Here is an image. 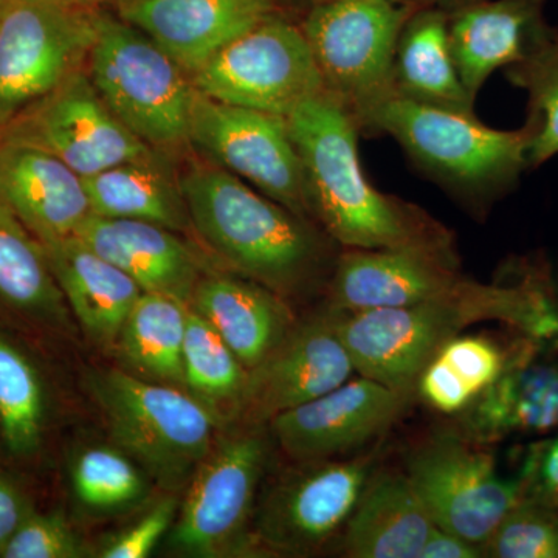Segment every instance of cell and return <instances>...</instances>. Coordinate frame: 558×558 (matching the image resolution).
Returning a JSON list of instances; mask_svg holds the SVG:
<instances>
[{
	"label": "cell",
	"instance_id": "cell-43",
	"mask_svg": "<svg viewBox=\"0 0 558 558\" xmlns=\"http://www.w3.org/2000/svg\"><path fill=\"white\" fill-rule=\"evenodd\" d=\"M391 2L398 3V5L413 7L411 5V0H391Z\"/></svg>",
	"mask_w": 558,
	"mask_h": 558
},
{
	"label": "cell",
	"instance_id": "cell-44",
	"mask_svg": "<svg viewBox=\"0 0 558 558\" xmlns=\"http://www.w3.org/2000/svg\"><path fill=\"white\" fill-rule=\"evenodd\" d=\"M78 2L86 3L87 5V3L95 2V0H78Z\"/></svg>",
	"mask_w": 558,
	"mask_h": 558
},
{
	"label": "cell",
	"instance_id": "cell-36",
	"mask_svg": "<svg viewBox=\"0 0 558 558\" xmlns=\"http://www.w3.org/2000/svg\"><path fill=\"white\" fill-rule=\"evenodd\" d=\"M89 549L61 513L33 512L17 529L3 558H81Z\"/></svg>",
	"mask_w": 558,
	"mask_h": 558
},
{
	"label": "cell",
	"instance_id": "cell-7",
	"mask_svg": "<svg viewBox=\"0 0 558 558\" xmlns=\"http://www.w3.org/2000/svg\"><path fill=\"white\" fill-rule=\"evenodd\" d=\"M333 314L355 373L385 387L413 392L422 371L447 341L484 322L483 284L465 279L458 292L442 299Z\"/></svg>",
	"mask_w": 558,
	"mask_h": 558
},
{
	"label": "cell",
	"instance_id": "cell-23",
	"mask_svg": "<svg viewBox=\"0 0 558 558\" xmlns=\"http://www.w3.org/2000/svg\"><path fill=\"white\" fill-rule=\"evenodd\" d=\"M190 307L222 337L247 371L258 366L296 325L281 295L233 275L201 278Z\"/></svg>",
	"mask_w": 558,
	"mask_h": 558
},
{
	"label": "cell",
	"instance_id": "cell-9",
	"mask_svg": "<svg viewBox=\"0 0 558 558\" xmlns=\"http://www.w3.org/2000/svg\"><path fill=\"white\" fill-rule=\"evenodd\" d=\"M413 10L391 0H328L304 21L325 89L352 116L395 92L396 46Z\"/></svg>",
	"mask_w": 558,
	"mask_h": 558
},
{
	"label": "cell",
	"instance_id": "cell-2",
	"mask_svg": "<svg viewBox=\"0 0 558 558\" xmlns=\"http://www.w3.org/2000/svg\"><path fill=\"white\" fill-rule=\"evenodd\" d=\"M190 222L213 252L242 277L286 296L328 282L340 247L223 168H194L180 183Z\"/></svg>",
	"mask_w": 558,
	"mask_h": 558
},
{
	"label": "cell",
	"instance_id": "cell-27",
	"mask_svg": "<svg viewBox=\"0 0 558 558\" xmlns=\"http://www.w3.org/2000/svg\"><path fill=\"white\" fill-rule=\"evenodd\" d=\"M92 215L145 220L172 231L185 229L189 209L178 189L153 159L128 161L84 179Z\"/></svg>",
	"mask_w": 558,
	"mask_h": 558
},
{
	"label": "cell",
	"instance_id": "cell-42",
	"mask_svg": "<svg viewBox=\"0 0 558 558\" xmlns=\"http://www.w3.org/2000/svg\"><path fill=\"white\" fill-rule=\"evenodd\" d=\"M484 557L478 546L449 531L433 526L418 558H478Z\"/></svg>",
	"mask_w": 558,
	"mask_h": 558
},
{
	"label": "cell",
	"instance_id": "cell-47",
	"mask_svg": "<svg viewBox=\"0 0 558 558\" xmlns=\"http://www.w3.org/2000/svg\"><path fill=\"white\" fill-rule=\"evenodd\" d=\"M319 2H328V0H319Z\"/></svg>",
	"mask_w": 558,
	"mask_h": 558
},
{
	"label": "cell",
	"instance_id": "cell-25",
	"mask_svg": "<svg viewBox=\"0 0 558 558\" xmlns=\"http://www.w3.org/2000/svg\"><path fill=\"white\" fill-rule=\"evenodd\" d=\"M435 526L405 473L371 475L343 531L352 558H418Z\"/></svg>",
	"mask_w": 558,
	"mask_h": 558
},
{
	"label": "cell",
	"instance_id": "cell-41",
	"mask_svg": "<svg viewBox=\"0 0 558 558\" xmlns=\"http://www.w3.org/2000/svg\"><path fill=\"white\" fill-rule=\"evenodd\" d=\"M33 512L35 510L21 488L0 475V554Z\"/></svg>",
	"mask_w": 558,
	"mask_h": 558
},
{
	"label": "cell",
	"instance_id": "cell-8",
	"mask_svg": "<svg viewBox=\"0 0 558 558\" xmlns=\"http://www.w3.org/2000/svg\"><path fill=\"white\" fill-rule=\"evenodd\" d=\"M97 16L78 0H5L0 14V128L57 89L89 53Z\"/></svg>",
	"mask_w": 558,
	"mask_h": 558
},
{
	"label": "cell",
	"instance_id": "cell-46",
	"mask_svg": "<svg viewBox=\"0 0 558 558\" xmlns=\"http://www.w3.org/2000/svg\"><path fill=\"white\" fill-rule=\"evenodd\" d=\"M2 140H3V130H2V128H0V143H2Z\"/></svg>",
	"mask_w": 558,
	"mask_h": 558
},
{
	"label": "cell",
	"instance_id": "cell-26",
	"mask_svg": "<svg viewBox=\"0 0 558 558\" xmlns=\"http://www.w3.org/2000/svg\"><path fill=\"white\" fill-rule=\"evenodd\" d=\"M392 90L422 105L475 113L451 53L446 11L414 9L410 14L396 46Z\"/></svg>",
	"mask_w": 558,
	"mask_h": 558
},
{
	"label": "cell",
	"instance_id": "cell-11",
	"mask_svg": "<svg viewBox=\"0 0 558 558\" xmlns=\"http://www.w3.org/2000/svg\"><path fill=\"white\" fill-rule=\"evenodd\" d=\"M405 475L433 524L481 550L523 498L519 475L502 476L494 457L468 436L425 440L411 451Z\"/></svg>",
	"mask_w": 558,
	"mask_h": 558
},
{
	"label": "cell",
	"instance_id": "cell-32",
	"mask_svg": "<svg viewBox=\"0 0 558 558\" xmlns=\"http://www.w3.org/2000/svg\"><path fill=\"white\" fill-rule=\"evenodd\" d=\"M46 399L27 355L0 337V432L11 453L31 457L43 442Z\"/></svg>",
	"mask_w": 558,
	"mask_h": 558
},
{
	"label": "cell",
	"instance_id": "cell-18",
	"mask_svg": "<svg viewBox=\"0 0 558 558\" xmlns=\"http://www.w3.org/2000/svg\"><path fill=\"white\" fill-rule=\"evenodd\" d=\"M0 204L43 244L75 236L90 215L84 179L49 150L3 137Z\"/></svg>",
	"mask_w": 558,
	"mask_h": 558
},
{
	"label": "cell",
	"instance_id": "cell-12",
	"mask_svg": "<svg viewBox=\"0 0 558 558\" xmlns=\"http://www.w3.org/2000/svg\"><path fill=\"white\" fill-rule=\"evenodd\" d=\"M371 464V454L296 462L256 505L253 542L292 556L322 549L347 527Z\"/></svg>",
	"mask_w": 558,
	"mask_h": 558
},
{
	"label": "cell",
	"instance_id": "cell-28",
	"mask_svg": "<svg viewBox=\"0 0 558 558\" xmlns=\"http://www.w3.org/2000/svg\"><path fill=\"white\" fill-rule=\"evenodd\" d=\"M190 304L160 293L143 292L134 304L117 351L140 377L185 389L183 344Z\"/></svg>",
	"mask_w": 558,
	"mask_h": 558
},
{
	"label": "cell",
	"instance_id": "cell-21",
	"mask_svg": "<svg viewBox=\"0 0 558 558\" xmlns=\"http://www.w3.org/2000/svg\"><path fill=\"white\" fill-rule=\"evenodd\" d=\"M543 7L545 0H475L449 14L451 53L473 100L495 70L523 60L542 38Z\"/></svg>",
	"mask_w": 558,
	"mask_h": 558
},
{
	"label": "cell",
	"instance_id": "cell-45",
	"mask_svg": "<svg viewBox=\"0 0 558 558\" xmlns=\"http://www.w3.org/2000/svg\"><path fill=\"white\" fill-rule=\"evenodd\" d=\"M3 2H5V0H0V14H2Z\"/></svg>",
	"mask_w": 558,
	"mask_h": 558
},
{
	"label": "cell",
	"instance_id": "cell-10",
	"mask_svg": "<svg viewBox=\"0 0 558 558\" xmlns=\"http://www.w3.org/2000/svg\"><path fill=\"white\" fill-rule=\"evenodd\" d=\"M211 100L288 117L325 89L303 28L270 16L191 75Z\"/></svg>",
	"mask_w": 558,
	"mask_h": 558
},
{
	"label": "cell",
	"instance_id": "cell-31",
	"mask_svg": "<svg viewBox=\"0 0 558 558\" xmlns=\"http://www.w3.org/2000/svg\"><path fill=\"white\" fill-rule=\"evenodd\" d=\"M505 73L527 94V165L542 167L558 156V28H546L526 57Z\"/></svg>",
	"mask_w": 558,
	"mask_h": 558
},
{
	"label": "cell",
	"instance_id": "cell-40",
	"mask_svg": "<svg viewBox=\"0 0 558 558\" xmlns=\"http://www.w3.org/2000/svg\"><path fill=\"white\" fill-rule=\"evenodd\" d=\"M416 388L425 403L444 414H462L478 399L438 355L422 371Z\"/></svg>",
	"mask_w": 558,
	"mask_h": 558
},
{
	"label": "cell",
	"instance_id": "cell-37",
	"mask_svg": "<svg viewBox=\"0 0 558 558\" xmlns=\"http://www.w3.org/2000/svg\"><path fill=\"white\" fill-rule=\"evenodd\" d=\"M517 340L513 341L512 347L502 348L497 340L487 339V337L457 336L440 349L438 357L442 359L468 384L476 398H480L497 381L508 366Z\"/></svg>",
	"mask_w": 558,
	"mask_h": 558
},
{
	"label": "cell",
	"instance_id": "cell-4",
	"mask_svg": "<svg viewBox=\"0 0 558 558\" xmlns=\"http://www.w3.org/2000/svg\"><path fill=\"white\" fill-rule=\"evenodd\" d=\"M116 446L160 486H189L215 447L222 418L186 389L109 369L90 379Z\"/></svg>",
	"mask_w": 558,
	"mask_h": 558
},
{
	"label": "cell",
	"instance_id": "cell-30",
	"mask_svg": "<svg viewBox=\"0 0 558 558\" xmlns=\"http://www.w3.org/2000/svg\"><path fill=\"white\" fill-rule=\"evenodd\" d=\"M248 371L196 311L189 312L183 344L185 389L220 418H236Z\"/></svg>",
	"mask_w": 558,
	"mask_h": 558
},
{
	"label": "cell",
	"instance_id": "cell-17",
	"mask_svg": "<svg viewBox=\"0 0 558 558\" xmlns=\"http://www.w3.org/2000/svg\"><path fill=\"white\" fill-rule=\"evenodd\" d=\"M465 279L457 253L343 248L326 288V307L357 312L411 306L451 295Z\"/></svg>",
	"mask_w": 558,
	"mask_h": 558
},
{
	"label": "cell",
	"instance_id": "cell-22",
	"mask_svg": "<svg viewBox=\"0 0 558 558\" xmlns=\"http://www.w3.org/2000/svg\"><path fill=\"white\" fill-rule=\"evenodd\" d=\"M75 236L138 282L143 292L190 304L199 282V266L174 231L145 220L90 215Z\"/></svg>",
	"mask_w": 558,
	"mask_h": 558
},
{
	"label": "cell",
	"instance_id": "cell-6",
	"mask_svg": "<svg viewBox=\"0 0 558 558\" xmlns=\"http://www.w3.org/2000/svg\"><path fill=\"white\" fill-rule=\"evenodd\" d=\"M266 425L241 424L215 447L189 483L168 545L186 557L234 556L248 549L256 495L267 464Z\"/></svg>",
	"mask_w": 558,
	"mask_h": 558
},
{
	"label": "cell",
	"instance_id": "cell-24",
	"mask_svg": "<svg viewBox=\"0 0 558 558\" xmlns=\"http://www.w3.org/2000/svg\"><path fill=\"white\" fill-rule=\"evenodd\" d=\"M51 271L81 329L102 349H116L143 289L130 275L76 236L44 244Z\"/></svg>",
	"mask_w": 558,
	"mask_h": 558
},
{
	"label": "cell",
	"instance_id": "cell-3",
	"mask_svg": "<svg viewBox=\"0 0 558 558\" xmlns=\"http://www.w3.org/2000/svg\"><path fill=\"white\" fill-rule=\"evenodd\" d=\"M360 131L396 140L425 174L484 209L519 185L527 170V131L486 126L475 113L422 105L391 94L359 110Z\"/></svg>",
	"mask_w": 558,
	"mask_h": 558
},
{
	"label": "cell",
	"instance_id": "cell-33",
	"mask_svg": "<svg viewBox=\"0 0 558 558\" xmlns=\"http://www.w3.org/2000/svg\"><path fill=\"white\" fill-rule=\"evenodd\" d=\"M145 473L120 447H89L73 462V492L86 508L123 509L145 497Z\"/></svg>",
	"mask_w": 558,
	"mask_h": 558
},
{
	"label": "cell",
	"instance_id": "cell-38",
	"mask_svg": "<svg viewBox=\"0 0 558 558\" xmlns=\"http://www.w3.org/2000/svg\"><path fill=\"white\" fill-rule=\"evenodd\" d=\"M178 510V498L171 495V497L160 499L134 526L106 543L100 557L145 558L150 556V553L171 531Z\"/></svg>",
	"mask_w": 558,
	"mask_h": 558
},
{
	"label": "cell",
	"instance_id": "cell-14",
	"mask_svg": "<svg viewBox=\"0 0 558 558\" xmlns=\"http://www.w3.org/2000/svg\"><path fill=\"white\" fill-rule=\"evenodd\" d=\"M3 137L49 150L83 179L128 161L153 159L148 143L110 110L89 76L80 72L22 112Z\"/></svg>",
	"mask_w": 558,
	"mask_h": 558
},
{
	"label": "cell",
	"instance_id": "cell-16",
	"mask_svg": "<svg viewBox=\"0 0 558 558\" xmlns=\"http://www.w3.org/2000/svg\"><path fill=\"white\" fill-rule=\"evenodd\" d=\"M410 396L360 376L278 414L269 422L270 435L295 462L339 458L391 427Z\"/></svg>",
	"mask_w": 558,
	"mask_h": 558
},
{
	"label": "cell",
	"instance_id": "cell-29",
	"mask_svg": "<svg viewBox=\"0 0 558 558\" xmlns=\"http://www.w3.org/2000/svg\"><path fill=\"white\" fill-rule=\"evenodd\" d=\"M43 242L0 204V304L47 323L68 317Z\"/></svg>",
	"mask_w": 558,
	"mask_h": 558
},
{
	"label": "cell",
	"instance_id": "cell-1",
	"mask_svg": "<svg viewBox=\"0 0 558 558\" xmlns=\"http://www.w3.org/2000/svg\"><path fill=\"white\" fill-rule=\"evenodd\" d=\"M286 119L310 216L341 248L457 253L450 231L427 211L371 185L359 159L357 121L332 94L318 92Z\"/></svg>",
	"mask_w": 558,
	"mask_h": 558
},
{
	"label": "cell",
	"instance_id": "cell-35",
	"mask_svg": "<svg viewBox=\"0 0 558 558\" xmlns=\"http://www.w3.org/2000/svg\"><path fill=\"white\" fill-rule=\"evenodd\" d=\"M524 288L515 332L548 354L558 355V279L545 259L519 260Z\"/></svg>",
	"mask_w": 558,
	"mask_h": 558
},
{
	"label": "cell",
	"instance_id": "cell-20",
	"mask_svg": "<svg viewBox=\"0 0 558 558\" xmlns=\"http://www.w3.org/2000/svg\"><path fill=\"white\" fill-rule=\"evenodd\" d=\"M464 436L497 442L558 432V355L519 336L497 381L464 411Z\"/></svg>",
	"mask_w": 558,
	"mask_h": 558
},
{
	"label": "cell",
	"instance_id": "cell-48",
	"mask_svg": "<svg viewBox=\"0 0 558 558\" xmlns=\"http://www.w3.org/2000/svg\"><path fill=\"white\" fill-rule=\"evenodd\" d=\"M557 279H558V277H557Z\"/></svg>",
	"mask_w": 558,
	"mask_h": 558
},
{
	"label": "cell",
	"instance_id": "cell-34",
	"mask_svg": "<svg viewBox=\"0 0 558 558\" xmlns=\"http://www.w3.org/2000/svg\"><path fill=\"white\" fill-rule=\"evenodd\" d=\"M483 556L558 558V508L521 498L483 546Z\"/></svg>",
	"mask_w": 558,
	"mask_h": 558
},
{
	"label": "cell",
	"instance_id": "cell-5",
	"mask_svg": "<svg viewBox=\"0 0 558 558\" xmlns=\"http://www.w3.org/2000/svg\"><path fill=\"white\" fill-rule=\"evenodd\" d=\"M89 57L95 89L143 142L171 146L189 140L197 90L146 33L98 14Z\"/></svg>",
	"mask_w": 558,
	"mask_h": 558
},
{
	"label": "cell",
	"instance_id": "cell-39",
	"mask_svg": "<svg viewBox=\"0 0 558 558\" xmlns=\"http://www.w3.org/2000/svg\"><path fill=\"white\" fill-rule=\"evenodd\" d=\"M519 478L523 498L558 508V432L527 447Z\"/></svg>",
	"mask_w": 558,
	"mask_h": 558
},
{
	"label": "cell",
	"instance_id": "cell-19",
	"mask_svg": "<svg viewBox=\"0 0 558 558\" xmlns=\"http://www.w3.org/2000/svg\"><path fill=\"white\" fill-rule=\"evenodd\" d=\"M271 11V0H124L120 14L193 75Z\"/></svg>",
	"mask_w": 558,
	"mask_h": 558
},
{
	"label": "cell",
	"instance_id": "cell-13",
	"mask_svg": "<svg viewBox=\"0 0 558 558\" xmlns=\"http://www.w3.org/2000/svg\"><path fill=\"white\" fill-rule=\"evenodd\" d=\"M223 170L310 219L303 167L288 119L211 100L197 92L190 137Z\"/></svg>",
	"mask_w": 558,
	"mask_h": 558
},
{
	"label": "cell",
	"instance_id": "cell-15",
	"mask_svg": "<svg viewBox=\"0 0 558 558\" xmlns=\"http://www.w3.org/2000/svg\"><path fill=\"white\" fill-rule=\"evenodd\" d=\"M355 373L337 332L336 314L323 307L288 337L258 366L248 371L236 418L269 425L278 414L332 391Z\"/></svg>",
	"mask_w": 558,
	"mask_h": 558
}]
</instances>
